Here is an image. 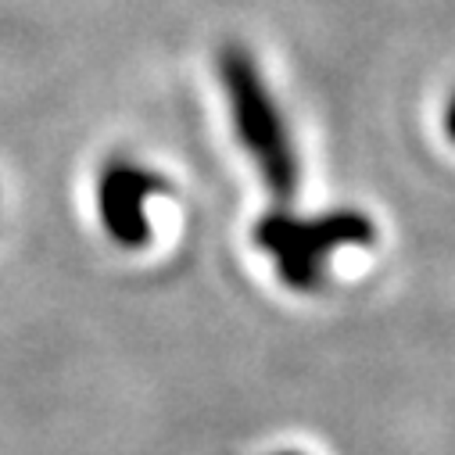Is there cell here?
Segmentation results:
<instances>
[{
  "instance_id": "cell-2",
  "label": "cell",
  "mask_w": 455,
  "mask_h": 455,
  "mask_svg": "<svg viewBox=\"0 0 455 455\" xmlns=\"http://www.w3.org/2000/svg\"><path fill=\"white\" fill-rule=\"evenodd\" d=\"M373 241H377L373 219L363 212H348V208L308 215V219L273 208L255 222V244L266 255H273L280 280L298 294L319 291L333 251L370 248Z\"/></svg>"
},
{
  "instance_id": "cell-5",
  "label": "cell",
  "mask_w": 455,
  "mask_h": 455,
  "mask_svg": "<svg viewBox=\"0 0 455 455\" xmlns=\"http://www.w3.org/2000/svg\"><path fill=\"white\" fill-rule=\"evenodd\" d=\"M276 455H301V451H276Z\"/></svg>"
},
{
  "instance_id": "cell-4",
  "label": "cell",
  "mask_w": 455,
  "mask_h": 455,
  "mask_svg": "<svg viewBox=\"0 0 455 455\" xmlns=\"http://www.w3.org/2000/svg\"><path fill=\"white\" fill-rule=\"evenodd\" d=\"M444 133L451 137V144H455V97L448 100V108H444Z\"/></svg>"
},
{
  "instance_id": "cell-1",
  "label": "cell",
  "mask_w": 455,
  "mask_h": 455,
  "mask_svg": "<svg viewBox=\"0 0 455 455\" xmlns=\"http://www.w3.org/2000/svg\"><path fill=\"white\" fill-rule=\"evenodd\" d=\"M219 76H222L234 130H237L244 151L255 158L273 197L280 204H287L298 194L301 165H298V151L291 144V133L283 126V116H280V108H276L255 58L244 47H226L219 54Z\"/></svg>"
},
{
  "instance_id": "cell-3",
  "label": "cell",
  "mask_w": 455,
  "mask_h": 455,
  "mask_svg": "<svg viewBox=\"0 0 455 455\" xmlns=\"http://www.w3.org/2000/svg\"><path fill=\"white\" fill-rule=\"evenodd\" d=\"M165 190L169 183L155 169L133 158H111L97 183V212H100L104 234L119 248H130V251L144 248L151 241L148 204L155 194H165Z\"/></svg>"
}]
</instances>
